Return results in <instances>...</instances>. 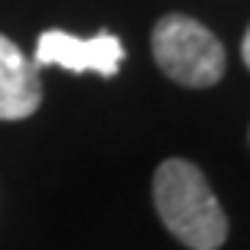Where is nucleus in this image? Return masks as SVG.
<instances>
[{
  "instance_id": "1",
  "label": "nucleus",
  "mask_w": 250,
  "mask_h": 250,
  "mask_svg": "<svg viewBox=\"0 0 250 250\" xmlns=\"http://www.w3.org/2000/svg\"><path fill=\"white\" fill-rule=\"evenodd\" d=\"M153 205L166 231L188 250H218L228 241V214L205 172L188 159H163L153 176Z\"/></svg>"
},
{
  "instance_id": "2",
  "label": "nucleus",
  "mask_w": 250,
  "mask_h": 250,
  "mask_svg": "<svg viewBox=\"0 0 250 250\" xmlns=\"http://www.w3.org/2000/svg\"><path fill=\"white\" fill-rule=\"evenodd\" d=\"M149 46H153V59H156L159 72L176 84L211 88L224 78L228 56H224L221 39L205 23L186 17V13H166L163 20H156Z\"/></svg>"
},
{
  "instance_id": "3",
  "label": "nucleus",
  "mask_w": 250,
  "mask_h": 250,
  "mask_svg": "<svg viewBox=\"0 0 250 250\" xmlns=\"http://www.w3.org/2000/svg\"><path fill=\"white\" fill-rule=\"evenodd\" d=\"M124 42L114 33H98L91 39L72 36L62 29H46L36 39V68L59 65L65 72H94L101 78H114L124 65Z\"/></svg>"
},
{
  "instance_id": "4",
  "label": "nucleus",
  "mask_w": 250,
  "mask_h": 250,
  "mask_svg": "<svg viewBox=\"0 0 250 250\" xmlns=\"http://www.w3.org/2000/svg\"><path fill=\"white\" fill-rule=\"evenodd\" d=\"M42 104V78L33 59L0 33V121H26Z\"/></svg>"
},
{
  "instance_id": "5",
  "label": "nucleus",
  "mask_w": 250,
  "mask_h": 250,
  "mask_svg": "<svg viewBox=\"0 0 250 250\" xmlns=\"http://www.w3.org/2000/svg\"><path fill=\"white\" fill-rule=\"evenodd\" d=\"M241 59H244V65L250 68V26H247V33H244V39H241Z\"/></svg>"
}]
</instances>
